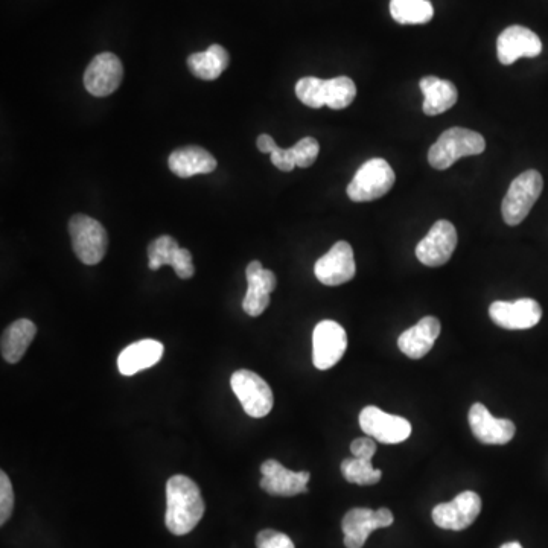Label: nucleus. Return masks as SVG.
Instances as JSON below:
<instances>
[{"instance_id": "obj_1", "label": "nucleus", "mask_w": 548, "mask_h": 548, "mask_svg": "<svg viewBox=\"0 0 548 548\" xmlns=\"http://www.w3.org/2000/svg\"><path fill=\"white\" fill-rule=\"evenodd\" d=\"M204 501L197 483L186 475L177 474L166 483L165 524L169 532L185 536L200 523Z\"/></svg>"}, {"instance_id": "obj_2", "label": "nucleus", "mask_w": 548, "mask_h": 548, "mask_svg": "<svg viewBox=\"0 0 548 548\" xmlns=\"http://www.w3.org/2000/svg\"><path fill=\"white\" fill-rule=\"evenodd\" d=\"M296 95L302 104L311 109L328 106L332 110H343L354 102L357 86L349 77H337L332 80L305 77L297 81Z\"/></svg>"}, {"instance_id": "obj_3", "label": "nucleus", "mask_w": 548, "mask_h": 548, "mask_svg": "<svg viewBox=\"0 0 548 548\" xmlns=\"http://www.w3.org/2000/svg\"><path fill=\"white\" fill-rule=\"evenodd\" d=\"M486 150L485 137L468 128L454 127L443 131L436 144L428 151V162L434 169L451 168L466 156H478Z\"/></svg>"}, {"instance_id": "obj_4", "label": "nucleus", "mask_w": 548, "mask_h": 548, "mask_svg": "<svg viewBox=\"0 0 548 548\" xmlns=\"http://www.w3.org/2000/svg\"><path fill=\"white\" fill-rule=\"evenodd\" d=\"M544 189V179L536 169H529L513 180L501 204L504 223L518 226L526 220Z\"/></svg>"}, {"instance_id": "obj_5", "label": "nucleus", "mask_w": 548, "mask_h": 548, "mask_svg": "<svg viewBox=\"0 0 548 548\" xmlns=\"http://www.w3.org/2000/svg\"><path fill=\"white\" fill-rule=\"evenodd\" d=\"M396 176L392 166L381 157L367 160L360 166L348 186V195L355 203L378 200L395 185Z\"/></svg>"}, {"instance_id": "obj_6", "label": "nucleus", "mask_w": 548, "mask_h": 548, "mask_svg": "<svg viewBox=\"0 0 548 548\" xmlns=\"http://www.w3.org/2000/svg\"><path fill=\"white\" fill-rule=\"evenodd\" d=\"M72 247L83 264L96 265L104 259L109 246L106 229L95 218L87 215H74L69 221Z\"/></svg>"}, {"instance_id": "obj_7", "label": "nucleus", "mask_w": 548, "mask_h": 548, "mask_svg": "<svg viewBox=\"0 0 548 548\" xmlns=\"http://www.w3.org/2000/svg\"><path fill=\"white\" fill-rule=\"evenodd\" d=\"M233 393L252 418H265L274 404L273 392L267 381L252 370L241 369L230 378Z\"/></svg>"}, {"instance_id": "obj_8", "label": "nucleus", "mask_w": 548, "mask_h": 548, "mask_svg": "<svg viewBox=\"0 0 548 548\" xmlns=\"http://www.w3.org/2000/svg\"><path fill=\"white\" fill-rule=\"evenodd\" d=\"M393 521L395 517L386 507L378 510L355 507L349 510L341 523V529L345 533L346 548H363L370 533L392 526Z\"/></svg>"}, {"instance_id": "obj_9", "label": "nucleus", "mask_w": 548, "mask_h": 548, "mask_svg": "<svg viewBox=\"0 0 548 548\" xmlns=\"http://www.w3.org/2000/svg\"><path fill=\"white\" fill-rule=\"evenodd\" d=\"M348 349V334L340 323L323 320L313 332V363L319 370L334 367Z\"/></svg>"}, {"instance_id": "obj_10", "label": "nucleus", "mask_w": 548, "mask_h": 548, "mask_svg": "<svg viewBox=\"0 0 548 548\" xmlns=\"http://www.w3.org/2000/svg\"><path fill=\"white\" fill-rule=\"evenodd\" d=\"M482 512V498L472 491L457 495L450 503L437 504L433 509V521L443 530L468 529Z\"/></svg>"}, {"instance_id": "obj_11", "label": "nucleus", "mask_w": 548, "mask_h": 548, "mask_svg": "<svg viewBox=\"0 0 548 548\" xmlns=\"http://www.w3.org/2000/svg\"><path fill=\"white\" fill-rule=\"evenodd\" d=\"M358 421L367 436L386 445L405 442L411 434V424L407 419L389 415L373 405L361 410Z\"/></svg>"}, {"instance_id": "obj_12", "label": "nucleus", "mask_w": 548, "mask_h": 548, "mask_svg": "<svg viewBox=\"0 0 548 548\" xmlns=\"http://www.w3.org/2000/svg\"><path fill=\"white\" fill-rule=\"evenodd\" d=\"M122 78L124 66L121 60L112 52H102L87 66L84 72V87L90 95L104 98L119 89Z\"/></svg>"}, {"instance_id": "obj_13", "label": "nucleus", "mask_w": 548, "mask_h": 548, "mask_svg": "<svg viewBox=\"0 0 548 548\" xmlns=\"http://www.w3.org/2000/svg\"><path fill=\"white\" fill-rule=\"evenodd\" d=\"M357 273L354 250L346 241H338L326 255L314 265V274L319 282L328 287H338L354 279Z\"/></svg>"}, {"instance_id": "obj_14", "label": "nucleus", "mask_w": 548, "mask_h": 548, "mask_svg": "<svg viewBox=\"0 0 548 548\" xmlns=\"http://www.w3.org/2000/svg\"><path fill=\"white\" fill-rule=\"evenodd\" d=\"M457 247V230L453 223L439 220L416 247V258L427 267L447 264Z\"/></svg>"}, {"instance_id": "obj_15", "label": "nucleus", "mask_w": 548, "mask_h": 548, "mask_svg": "<svg viewBox=\"0 0 548 548\" xmlns=\"http://www.w3.org/2000/svg\"><path fill=\"white\" fill-rule=\"evenodd\" d=\"M261 488L274 497H294L306 494L310 472H294L282 466L278 460H267L261 465Z\"/></svg>"}, {"instance_id": "obj_16", "label": "nucleus", "mask_w": 548, "mask_h": 548, "mask_svg": "<svg viewBox=\"0 0 548 548\" xmlns=\"http://www.w3.org/2000/svg\"><path fill=\"white\" fill-rule=\"evenodd\" d=\"M489 316L500 328L518 331L538 325L542 319V308L533 299H518L515 302L498 300L489 306Z\"/></svg>"}, {"instance_id": "obj_17", "label": "nucleus", "mask_w": 548, "mask_h": 548, "mask_svg": "<svg viewBox=\"0 0 548 548\" xmlns=\"http://www.w3.org/2000/svg\"><path fill=\"white\" fill-rule=\"evenodd\" d=\"M542 52V42L532 29L512 25L501 32L497 40L498 60L510 66L520 58H535Z\"/></svg>"}, {"instance_id": "obj_18", "label": "nucleus", "mask_w": 548, "mask_h": 548, "mask_svg": "<svg viewBox=\"0 0 548 548\" xmlns=\"http://www.w3.org/2000/svg\"><path fill=\"white\" fill-rule=\"evenodd\" d=\"M150 270L157 271L163 265H171L180 279H191L195 268L189 250L182 249L173 236L162 235L148 246Z\"/></svg>"}, {"instance_id": "obj_19", "label": "nucleus", "mask_w": 548, "mask_h": 548, "mask_svg": "<svg viewBox=\"0 0 548 548\" xmlns=\"http://www.w3.org/2000/svg\"><path fill=\"white\" fill-rule=\"evenodd\" d=\"M469 427L485 445H506L517 433V427L509 419H497L482 402H475L469 410Z\"/></svg>"}, {"instance_id": "obj_20", "label": "nucleus", "mask_w": 548, "mask_h": 548, "mask_svg": "<svg viewBox=\"0 0 548 548\" xmlns=\"http://www.w3.org/2000/svg\"><path fill=\"white\" fill-rule=\"evenodd\" d=\"M246 274L249 288L243 300V308L250 317H258L270 305V294L276 290L278 279L273 271L265 270L259 261L250 262Z\"/></svg>"}, {"instance_id": "obj_21", "label": "nucleus", "mask_w": 548, "mask_h": 548, "mask_svg": "<svg viewBox=\"0 0 548 548\" xmlns=\"http://www.w3.org/2000/svg\"><path fill=\"white\" fill-rule=\"evenodd\" d=\"M440 335V322L436 317H424L418 325L402 332L398 338V346L402 354L411 360L424 358L433 349L437 337Z\"/></svg>"}, {"instance_id": "obj_22", "label": "nucleus", "mask_w": 548, "mask_h": 548, "mask_svg": "<svg viewBox=\"0 0 548 548\" xmlns=\"http://www.w3.org/2000/svg\"><path fill=\"white\" fill-rule=\"evenodd\" d=\"M217 159L209 151L197 145L179 148L171 153L168 166L171 173L180 179H189L197 174H211L217 169Z\"/></svg>"}, {"instance_id": "obj_23", "label": "nucleus", "mask_w": 548, "mask_h": 548, "mask_svg": "<svg viewBox=\"0 0 548 548\" xmlns=\"http://www.w3.org/2000/svg\"><path fill=\"white\" fill-rule=\"evenodd\" d=\"M163 352L165 348L160 341L151 340V338L134 341L119 354V372L124 376H133L137 372L150 369L162 360Z\"/></svg>"}, {"instance_id": "obj_24", "label": "nucleus", "mask_w": 548, "mask_h": 548, "mask_svg": "<svg viewBox=\"0 0 548 548\" xmlns=\"http://www.w3.org/2000/svg\"><path fill=\"white\" fill-rule=\"evenodd\" d=\"M419 86L425 95L424 106H422L425 115H442L451 107L456 106L459 92L451 81L440 80L437 77H425L422 78Z\"/></svg>"}, {"instance_id": "obj_25", "label": "nucleus", "mask_w": 548, "mask_h": 548, "mask_svg": "<svg viewBox=\"0 0 548 548\" xmlns=\"http://www.w3.org/2000/svg\"><path fill=\"white\" fill-rule=\"evenodd\" d=\"M36 334L37 326L31 320L19 319L11 323L2 334V343H0L4 360L10 364L19 363Z\"/></svg>"}, {"instance_id": "obj_26", "label": "nucleus", "mask_w": 548, "mask_h": 548, "mask_svg": "<svg viewBox=\"0 0 548 548\" xmlns=\"http://www.w3.org/2000/svg\"><path fill=\"white\" fill-rule=\"evenodd\" d=\"M229 66V52L220 45L209 46L208 51L189 55L188 67L194 77L214 81Z\"/></svg>"}, {"instance_id": "obj_27", "label": "nucleus", "mask_w": 548, "mask_h": 548, "mask_svg": "<svg viewBox=\"0 0 548 548\" xmlns=\"http://www.w3.org/2000/svg\"><path fill=\"white\" fill-rule=\"evenodd\" d=\"M390 14L399 25H425L434 17L430 0H390Z\"/></svg>"}, {"instance_id": "obj_28", "label": "nucleus", "mask_w": 548, "mask_h": 548, "mask_svg": "<svg viewBox=\"0 0 548 548\" xmlns=\"http://www.w3.org/2000/svg\"><path fill=\"white\" fill-rule=\"evenodd\" d=\"M341 474L346 482L358 486H373L380 483L383 478V472L373 468L372 460L360 459V457L343 460Z\"/></svg>"}, {"instance_id": "obj_29", "label": "nucleus", "mask_w": 548, "mask_h": 548, "mask_svg": "<svg viewBox=\"0 0 548 548\" xmlns=\"http://www.w3.org/2000/svg\"><path fill=\"white\" fill-rule=\"evenodd\" d=\"M291 150H293L294 159H296V165L299 168H310L319 156L320 145L314 137L308 136L300 139L294 147H291Z\"/></svg>"}, {"instance_id": "obj_30", "label": "nucleus", "mask_w": 548, "mask_h": 548, "mask_svg": "<svg viewBox=\"0 0 548 548\" xmlns=\"http://www.w3.org/2000/svg\"><path fill=\"white\" fill-rule=\"evenodd\" d=\"M14 510V491L7 472H0V526H5Z\"/></svg>"}, {"instance_id": "obj_31", "label": "nucleus", "mask_w": 548, "mask_h": 548, "mask_svg": "<svg viewBox=\"0 0 548 548\" xmlns=\"http://www.w3.org/2000/svg\"><path fill=\"white\" fill-rule=\"evenodd\" d=\"M256 547L258 548H296L290 536L276 530L265 529L256 536Z\"/></svg>"}, {"instance_id": "obj_32", "label": "nucleus", "mask_w": 548, "mask_h": 548, "mask_svg": "<svg viewBox=\"0 0 548 548\" xmlns=\"http://www.w3.org/2000/svg\"><path fill=\"white\" fill-rule=\"evenodd\" d=\"M270 156L271 163H273L279 171H282V173H291L297 166L291 148L284 150V148L278 147V144H276L274 145L273 150H271Z\"/></svg>"}, {"instance_id": "obj_33", "label": "nucleus", "mask_w": 548, "mask_h": 548, "mask_svg": "<svg viewBox=\"0 0 548 548\" xmlns=\"http://www.w3.org/2000/svg\"><path fill=\"white\" fill-rule=\"evenodd\" d=\"M351 453L360 459L372 460L376 453V442L372 437H360L351 443Z\"/></svg>"}, {"instance_id": "obj_34", "label": "nucleus", "mask_w": 548, "mask_h": 548, "mask_svg": "<svg viewBox=\"0 0 548 548\" xmlns=\"http://www.w3.org/2000/svg\"><path fill=\"white\" fill-rule=\"evenodd\" d=\"M256 145H258V150L261 151V153L270 154L274 145H276V142H274V139L270 134H261V136L258 137Z\"/></svg>"}, {"instance_id": "obj_35", "label": "nucleus", "mask_w": 548, "mask_h": 548, "mask_svg": "<svg viewBox=\"0 0 548 548\" xmlns=\"http://www.w3.org/2000/svg\"><path fill=\"white\" fill-rule=\"evenodd\" d=\"M500 548H523V545L520 542H506V544L501 545Z\"/></svg>"}]
</instances>
